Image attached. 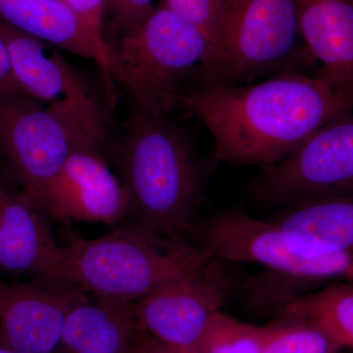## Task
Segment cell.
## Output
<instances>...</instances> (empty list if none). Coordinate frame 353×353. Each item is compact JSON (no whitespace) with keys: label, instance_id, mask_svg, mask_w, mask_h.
I'll return each mask as SVG.
<instances>
[{"label":"cell","instance_id":"6da1fadb","mask_svg":"<svg viewBox=\"0 0 353 353\" xmlns=\"http://www.w3.org/2000/svg\"><path fill=\"white\" fill-rule=\"evenodd\" d=\"M176 108L210 132L218 162L262 169L290 157L353 105L317 75L285 72L254 85L199 81L178 97Z\"/></svg>","mask_w":353,"mask_h":353},{"label":"cell","instance_id":"7a4b0ae2","mask_svg":"<svg viewBox=\"0 0 353 353\" xmlns=\"http://www.w3.org/2000/svg\"><path fill=\"white\" fill-rule=\"evenodd\" d=\"M215 157L206 161L188 132L167 116L137 108L119 148L130 214L148 231L189 241Z\"/></svg>","mask_w":353,"mask_h":353},{"label":"cell","instance_id":"3957f363","mask_svg":"<svg viewBox=\"0 0 353 353\" xmlns=\"http://www.w3.org/2000/svg\"><path fill=\"white\" fill-rule=\"evenodd\" d=\"M64 248V284L131 303L211 259L196 243L167 238L134 222L92 240L70 236Z\"/></svg>","mask_w":353,"mask_h":353},{"label":"cell","instance_id":"277c9868","mask_svg":"<svg viewBox=\"0 0 353 353\" xmlns=\"http://www.w3.org/2000/svg\"><path fill=\"white\" fill-rule=\"evenodd\" d=\"M121 32L117 43H109L111 78L130 90L137 108L168 116L190 77L208 64V41L165 4Z\"/></svg>","mask_w":353,"mask_h":353},{"label":"cell","instance_id":"5b68a950","mask_svg":"<svg viewBox=\"0 0 353 353\" xmlns=\"http://www.w3.org/2000/svg\"><path fill=\"white\" fill-rule=\"evenodd\" d=\"M108 122L95 94L46 105L27 95L0 97V148L23 190L34 194L74 153L101 148Z\"/></svg>","mask_w":353,"mask_h":353},{"label":"cell","instance_id":"8992f818","mask_svg":"<svg viewBox=\"0 0 353 353\" xmlns=\"http://www.w3.org/2000/svg\"><path fill=\"white\" fill-rule=\"evenodd\" d=\"M296 0H226L217 46L199 81L250 83L296 50Z\"/></svg>","mask_w":353,"mask_h":353},{"label":"cell","instance_id":"52a82bcc","mask_svg":"<svg viewBox=\"0 0 353 353\" xmlns=\"http://www.w3.org/2000/svg\"><path fill=\"white\" fill-rule=\"evenodd\" d=\"M252 199L285 208L327 197L353 196V115L343 114L282 161L260 169Z\"/></svg>","mask_w":353,"mask_h":353},{"label":"cell","instance_id":"ba28073f","mask_svg":"<svg viewBox=\"0 0 353 353\" xmlns=\"http://www.w3.org/2000/svg\"><path fill=\"white\" fill-rule=\"evenodd\" d=\"M196 245L211 259L257 263L307 281L343 276L353 260L347 255L299 256L290 250L277 223L252 217L239 208L212 216L201 228Z\"/></svg>","mask_w":353,"mask_h":353},{"label":"cell","instance_id":"9c48e42d","mask_svg":"<svg viewBox=\"0 0 353 353\" xmlns=\"http://www.w3.org/2000/svg\"><path fill=\"white\" fill-rule=\"evenodd\" d=\"M210 259L134 303L137 330L170 347L197 348L229 299L226 279Z\"/></svg>","mask_w":353,"mask_h":353},{"label":"cell","instance_id":"30bf717a","mask_svg":"<svg viewBox=\"0 0 353 353\" xmlns=\"http://www.w3.org/2000/svg\"><path fill=\"white\" fill-rule=\"evenodd\" d=\"M101 150L74 153L32 194L53 221L113 225L130 214L129 194Z\"/></svg>","mask_w":353,"mask_h":353},{"label":"cell","instance_id":"8fae6325","mask_svg":"<svg viewBox=\"0 0 353 353\" xmlns=\"http://www.w3.org/2000/svg\"><path fill=\"white\" fill-rule=\"evenodd\" d=\"M88 292L76 285L0 282V347L55 353L70 311Z\"/></svg>","mask_w":353,"mask_h":353},{"label":"cell","instance_id":"7c38bea8","mask_svg":"<svg viewBox=\"0 0 353 353\" xmlns=\"http://www.w3.org/2000/svg\"><path fill=\"white\" fill-rule=\"evenodd\" d=\"M53 222L34 197L0 185V273L64 284L65 248Z\"/></svg>","mask_w":353,"mask_h":353},{"label":"cell","instance_id":"4fadbf2b","mask_svg":"<svg viewBox=\"0 0 353 353\" xmlns=\"http://www.w3.org/2000/svg\"><path fill=\"white\" fill-rule=\"evenodd\" d=\"M299 32L317 75L353 105V0H296Z\"/></svg>","mask_w":353,"mask_h":353},{"label":"cell","instance_id":"5bb4252c","mask_svg":"<svg viewBox=\"0 0 353 353\" xmlns=\"http://www.w3.org/2000/svg\"><path fill=\"white\" fill-rule=\"evenodd\" d=\"M0 36L8 50L13 75L27 97L57 105L94 94L57 48L0 20Z\"/></svg>","mask_w":353,"mask_h":353},{"label":"cell","instance_id":"9a60e30c","mask_svg":"<svg viewBox=\"0 0 353 353\" xmlns=\"http://www.w3.org/2000/svg\"><path fill=\"white\" fill-rule=\"evenodd\" d=\"M0 20L58 50L99 65L112 83L109 43L97 37L64 0H0Z\"/></svg>","mask_w":353,"mask_h":353},{"label":"cell","instance_id":"2e32d148","mask_svg":"<svg viewBox=\"0 0 353 353\" xmlns=\"http://www.w3.org/2000/svg\"><path fill=\"white\" fill-rule=\"evenodd\" d=\"M282 209L273 221L292 252L306 259H353V196L315 199Z\"/></svg>","mask_w":353,"mask_h":353},{"label":"cell","instance_id":"e0dca14e","mask_svg":"<svg viewBox=\"0 0 353 353\" xmlns=\"http://www.w3.org/2000/svg\"><path fill=\"white\" fill-rule=\"evenodd\" d=\"M136 332L134 303L88 294L67 316L55 353H125Z\"/></svg>","mask_w":353,"mask_h":353},{"label":"cell","instance_id":"ac0fdd59","mask_svg":"<svg viewBox=\"0 0 353 353\" xmlns=\"http://www.w3.org/2000/svg\"><path fill=\"white\" fill-rule=\"evenodd\" d=\"M281 314L285 319L306 320L319 325L341 343L353 347V287L329 285L319 292L299 296Z\"/></svg>","mask_w":353,"mask_h":353},{"label":"cell","instance_id":"d6986e66","mask_svg":"<svg viewBox=\"0 0 353 353\" xmlns=\"http://www.w3.org/2000/svg\"><path fill=\"white\" fill-rule=\"evenodd\" d=\"M269 326L241 322L222 312L216 313L196 350L203 353H263Z\"/></svg>","mask_w":353,"mask_h":353},{"label":"cell","instance_id":"ffe728a7","mask_svg":"<svg viewBox=\"0 0 353 353\" xmlns=\"http://www.w3.org/2000/svg\"><path fill=\"white\" fill-rule=\"evenodd\" d=\"M341 345L315 323L287 319L269 326L263 353H339Z\"/></svg>","mask_w":353,"mask_h":353},{"label":"cell","instance_id":"44dd1931","mask_svg":"<svg viewBox=\"0 0 353 353\" xmlns=\"http://www.w3.org/2000/svg\"><path fill=\"white\" fill-rule=\"evenodd\" d=\"M225 2L226 0H166L165 2V6L202 32L210 46L208 62L219 39Z\"/></svg>","mask_w":353,"mask_h":353},{"label":"cell","instance_id":"7402d4cb","mask_svg":"<svg viewBox=\"0 0 353 353\" xmlns=\"http://www.w3.org/2000/svg\"><path fill=\"white\" fill-rule=\"evenodd\" d=\"M152 2L153 0H106V10H109L114 22L123 31L152 12L155 8Z\"/></svg>","mask_w":353,"mask_h":353},{"label":"cell","instance_id":"603a6c76","mask_svg":"<svg viewBox=\"0 0 353 353\" xmlns=\"http://www.w3.org/2000/svg\"><path fill=\"white\" fill-rule=\"evenodd\" d=\"M67 4L92 29L97 37L104 38V16L106 13V0H64ZM106 41V39H105Z\"/></svg>","mask_w":353,"mask_h":353},{"label":"cell","instance_id":"cb8c5ba5","mask_svg":"<svg viewBox=\"0 0 353 353\" xmlns=\"http://www.w3.org/2000/svg\"><path fill=\"white\" fill-rule=\"evenodd\" d=\"M132 345L138 353H203L196 348L170 347L139 330L134 334Z\"/></svg>","mask_w":353,"mask_h":353},{"label":"cell","instance_id":"d4e9b609","mask_svg":"<svg viewBox=\"0 0 353 353\" xmlns=\"http://www.w3.org/2000/svg\"><path fill=\"white\" fill-rule=\"evenodd\" d=\"M1 95H26L16 82L8 50L0 36V97Z\"/></svg>","mask_w":353,"mask_h":353},{"label":"cell","instance_id":"484cf974","mask_svg":"<svg viewBox=\"0 0 353 353\" xmlns=\"http://www.w3.org/2000/svg\"><path fill=\"white\" fill-rule=\"evenodd\" d=\"M341 277H345L350 279V280L353 281V260L350 262V265H348L347 268L345 269V271L343 272V276Z\"/></svg>","mask_w":353,"mask_h":353},{"label":"cell","instance_id":"4316f807","mask_svg":"<svg viewBox=\"0 0 353 353\" xmlns=\"http://www.w3.org/2000/svg\"><path fill=\"white\" fill-rule=\"evenodd\" d=\"M125 353H138V352H137L136 348H134V345H132V343L131 347L128 348L127 352Z\"/></svg>","mask_w":353,"mask_h":353},{"label":"cell","instance_id":"83f0119b","mask_svg":"<svg viewBox=\"0 0 353 353\" xmlns=\"http://www.w3.org/2000/svg\"><path fill=\"white\" fill-rule=\"evenodd\" d=\"M0 353H17L14 352L12 350H6V348L0 347Z\"/></svg>","mask_w":353,"mask_h":353}]
</instances>
